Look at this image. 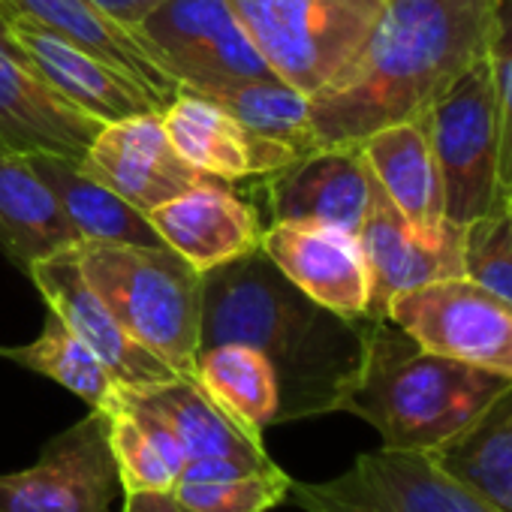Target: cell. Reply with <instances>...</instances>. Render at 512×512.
<instances>
[{
  "label": "cell",
  "mask_w": 512,
  "mask_h": 512,
  "mask_svg": "<svg viewBox=\"0 0 512 512\" xmlns=\"http://www.w3.org/2000/svg\"><path fill=\"white\" fill-rule=\"evenodd\" d=\"M365 332L368 317L350 320L317 305L263 247L202 275L199 350H260L278 374V425L341 413L362 365Z\"/></svg>",
  "instance_id": "cell-1"
},
{
  "label": "cell",
  "mask_w": 512,
  "mask_h": 512,
  "mask_svg": "<svg viewBox=\"0 0 512 512\" xmlns=\"http://www.w3.org/2000/svg\"><path fill=\"white\" fill-rule=\"evenodd\" d=\"M494 0H386L356 58L311 97L317 145L422 118L488 55Z\"/></svg>",
  "instance_id": "cell-2"
},
{
  "label": "cell",
  "mask_w": 512,
  "mask_h": 512,
  "mask_svg": "<svg viewBox=\"0 0 512 512\" xmlns=\"http://www.w3.org/2000/svg\"><path fill=\"white\" fill-rule=\"evenodd\" d=\"M503 389L509 380L419 347L389 317H368L362 365L341 413L365 419L389 449L434 452Z\"/></svg>",
  "instance_id": "cell-3"
},
{
  "label": "cell",
  "mask_w": 512,
  "mask_h": 512,
  "mask_svg": "<svg viewBox=\"0 0 512 512\" xmlns=\"http://www.w3.org/2000/svg\"><path fill=\"white\" fill-rule=\"evenodd\" d=\"M82 278L127 329L175 374L193 377L202 320V275L166 244L82 241Z\"/></svg>",
  "instance_id": "cell-4"
},
{
  "label": "cell",
  "mask_w": 512,
  "mask_h": 512,
  "mask_svg": "<svg viewBox=\"0 0 512 512\" xmlns=\"http://www.w3.org/2000/svg\"><path fill=\"white\" fill-rule=\"evenodd\" d=\"M229 4L269 70L314 97L365 46L386 0H229Z\"/></svg>",
  "instance_id": "cell-5"
},
{
  "label": "cell",
  "mask_w": 512,
  "mask_h": 512,
  "mask_svg": "<svg viewBox=\"0 0 512 512\" xmlns=\"http://www.w3.org/2000/svg\"><path fill=\"white\" fill-rule=\"evenodd\" d=\"M443 187V217L467 226L500 211L497 103L488 55L422 115Z\"/></svg>",
  "instance_id": "cell-6"
},
{
  "label": "cell",
  "mask_w": 512,
  "mask_h": 512,
  "mask_svg": "<svg viewBox=\"0 0 512 512\" xmlns=\"http://www.w3.org/2000/svg\"><path fill=\"white\" fill-rule=\"evenodd\" d=\"M130 31L151 61L184 91L205 94L275 76L229 0H160Z\"/></svg>",
  "instance_id": "cell-7"
},
{
  "label": "cell",
  "mask_w": 512,
  "mask_h": 512,
  "mask_svg": "<svg viewBox=\"0 0 512 512\" xmlns=\"http://www.w3.org/2000/svg\"><path fill=\"white\" fill-rule=\"evenodd\" d=\"M287 503L305 512H500L431 452H362L344 473L323 482H290Z\"/></svg>",
  "instance_id": "cell-8"
},
{
  "label": "cell",
  "mask_w": 512,
  "mask_h": 512,
  "mask_svg": "<svg viewBox=\"0 0 512 512\" xmlns=\"http://www.w3.org/2000/svg\"><path fill=\"white\" fill-rule=\"evenodd\" d=\"M386 317L419 347L512 383V305L470 278L407 290L389 302Z\"/></svg>",
  "instance_id": "cell-9"
},
{
  "label": "cell",
  "mask_w": 512,
  "mask_h": 512,
  "mask_svg": "<svg viewBox=\"0 0 512 512\" xmlns=\"http://www.w3.org/2000/svg\"><path fill=\"white\" fill-rule=\"evenodd\" d=\"M118 488L109 413L91 410L55 434L37 464L0 473V512H109Z\"/></svg>",
  "instance_id": "cell-10"
},
{
  "label": "cell",
  "mask_w": 512,
  "mask_h": 512,
  "mask_svg": "<svg viewBox=\"0 0 512 512\" xmlns=\"http://www.w3.org/2000/svg\"><path fill=\"white\" fill-rule=\"evenodd\" d=\"M359 241L371 272L368 317H386L395 296L464 275V226L443 223L440 229L413 226L386 193L374 190Z\"/></svg>",
  "instance_id": "cell-11"
},
{
  "label": "cell",
  "mask_w": 512,
  "mask_h": 512,
  "mask_svg": "<svg viewBox=\"0 0 512 512\" xmlns=\"http://www.w3.org/2000/svg\"><path fill=\"white\" fill-rule=\"evenodd\" d=\"M260 247L317 305L350 320L368 317L371 272L356 232L317 220H272Z\"/></svg>",
  "instance_id": "cell-12"
},
{
  "label": "cell",
  "mask_w": 512,
  "mask_h": 512,
  "mask_svg": "<svg viewBox=\"0 0 512 512\" xmlns=\"http://www.w3.org/2000/svg\"><path fill=\"white\" fill-rule=\"evenodd\" d=\"M79 166L142 214L205 181L181 160L157 109L103 124Z\"/></svg>",
  "instance_id": "cell-13"
},
{
  "label": "cell",
  "mask_w": 512,
  "mask_h": 512,
  "mask_svg": "<svg viewBox=\"0 0 512 512\" xmlns=\"http://www.w3.org/2000/svg\"><path fill=\"white\" fill-rule=\"evenodd\" d=\"M100 127L52 88L0 22V148L82 160Z\"/></svg>",
  "instance_id": "cell-14"
},
{
  "label": "cell",
  "mask_w": 512,
  "mask_h": 512,
  "mask_svg": "<svg viewBox=\"0 0 512 512\" xmlns=\"http://www.w3.org/2000/svg\"><path fill=\"white\" fill-rule=\"evenodd\" d=\"M0 22H4L7 37L34 61V67L52 82V88L85 115L109 124L136 112H163L166 100L160 94L106 64L103 58L73 46L31 16L7 13Z\"/></svg>",
  "instance_id": "cell-15"
},
{
  "label": "cell",
  "mask_w": 512,
  "mask_h": 512,
  "mask_svg": "<svg viewBox=\"0 0 512 512\" xmlns=\"http://www.w3.org/2000/svg\"><path fill=\"white\" fill-rule=\"evenodd\" d=\"M163 127L169 142L205 178L217 181H247V178H272L296 157L293 148L266 139L244 127L214 100L178 88L175 97L163 106Z\"/></svg>",
  "instance_id": "cell-16"
},
{
  "label": "cell",
  "mask_w": 512,
  "mask_h": 512,
  "mask_svg": "<svg viewBox=\"0 0 512 512\" xmlns=\"http://www.w3.org/2000/svg\"><path fill=\"white\" fill-rule=\"evenodd\" d=\"M28 275L37 284L46 308L55 311L64 326L109 368L118 386H151L175 377L166 362L127 335V329L88 287L73 247L31 266Z\"/></svg>",
  "instance_id": "cell-17"
},
{
  "label": "cell",
  "mask_w": 512,
  "mask_h": 512,
  "mask_svg": "<svg viewBox=\"0 0 512 512\" xmlns=\"http://www.w3.org/2000/svg\"><path fill=\"white\" fill-rule=\"evenodd\" d=\"M374 190L377 181L359 142L320 145L266 178L272 220H317L356 235Z\"/></svg>",
  "instance_id": "cell-18"
},
{
  "label": "cell",
  "mask_w": 512,
  "mask_h": 512,
  "mask_svg": "<svg viewBox=\"0 0 512 512\" xmlns=\"http://www.w3.org/2000/svg\"><path fill=\"white\" fill-rule=\"evenodd\" d=\"M148 223L160 241L184 256L199 275L256 250L266 229L253 205L217 178H205L202 184L151 208Z\"/></svg>",
  "instance_id": "cell-19"
},
{
  "label": "cell",
  "mask_w": 512,
  "mask_h": 512,
  "mask_svg": "<svg viewBox=\"0 0 512 512\" xmlns=\"http://www.w3.org/2000/svg\"><path fill=\"white\" fill-rule=\"evenodd\" d=\"M121 401L136 404L154 413L181 443L187 461L199 458H223L238 461L247 467H266L272 464L263 440L241 431L205 392L193 377H169L151 386H121Z\"/></svg>",
  "instance_id": "cell-20"
},
{
  "label": "cell",
  "mask_w": 512,
  "mask_h": 512,
  "mask_svg": "<svg viewBox=\"0 0 512 512\" xmlns=\"http://www.w3.org/2000/svg\"><path fill=\"white\" fill-rule=\"evenodd\" d=\"M82 244L28 154L0 148V253L22 272Z\"/></svg>",
  "instance_id": "cell-21"
},
{
  "label": "cell",
  "mask_w": 512,
  "mask_h": 512,
  "mask_svg": "<svg viewBox=\"0 0 512 512\" xmlns=\"http://www.w3.org/2000/svg\"><path fill=\"white\" fill-rule=\"evenodd\" d=\"M359 148L386 199L413 226L440 229L446 223L440 172L422 118L380 127L365 136Z\"/></svg>",
  "instance_id": "cell-22"
},
{
  "label": "cell",
  "mask_w": 512,
  "mask_h": 512,
  "mask_svg": "<svg viewBox=\"0 0 512 512\" xmlns=\"http://www.w3.org/2000/svg\"><path fill=\"white\" fill-rule=\"evenodd\" d=\"M7 13H25L34 22L46 25L49 31L61 34L73 46L103 58L106 64L118 67L121 73L133 76L166 103L175 97L178 85L151 61L142 49L136 34L106 16L91 0H0V19Z\"/></svg>",
  "instance_id": "cell-23"
},
{
  "label": "cell",
  "mask_w": 512,
  "mask_h": 512,
  "mask_svg": "<svg viewBox=\"0 0 512 512\" xmlns=\"http://www.w3.org/2000/svg\"><path fill=\"white\" fill-rule=\"evenodd\" d=\"M40 178L58 196L67 220L82 241H109V244H163L148 214L133 208L127 199L112 193L106 184L91 178L79 160L58 154H28Z\"/></svg>",
  "instance_id": "cell-24"
},
{
  "label": "cell",
  "mask_w": 512,
  "mask_h": 512,
  "mask_svg": "<svg viewBox=\"0 0 512 512\" xmlns=\"http://www.w3.org/2000/svg\"><path fill=\"white\" fill-rule=\"evenodd\" d=\"M193 380L250 437L278 425L281 389L272 362L244 344H214L199 350Z\"/></svg>",
  "instance_id": "cell-25"
},
{
  "label": "cell",
  "mask_w": 512,
  "mask_h": 512,
  "mask_svg": "<svg viewBox=\"0 0 512 512\" xmlns=\"http://www.w3.org/2000/svg\"><path fill=\"white\" fill-rule=\"evenodd\" d=\"M431 455L494 509L512 512V383L470 428Z\"/></svg>",
  "instance_id": "cell-26"
},
{
  "label": "cell",
  "mask_w": 512,
  "mask_h": 512,
  "mask_svg": "<svg viewBox=\"0 0 512 512\" xmlns=\"http://www.w3.org/2000/svg\"><path fill=\"white\" fill-rule=\"evenodd\" d=\"M293 476L275 461L266 467H247L223 458L187 461L172 497L187 512H269L287 503Z\"/></svg>",
  "instance_id": "cell-27"
},
{
  "label": "cell",
  "mask_w": 512,
  "mask_h": 512,
  "mask_svg": "<svg viewBox=\"0 0 512 512\" xmlns=\"http://www.w3.org/2000/svg\"><path fill=\"white\" fill-rule=\"evenodd\" d=\"M0 356L55 380L58 386L79 395L91 410H112L118 404V380L109 368L64 326V320L49 311L37 341L22 347H0Z\"/></svg>",
  "instance_id": "cell-28"
},
{
  "label": "cell",
  "mask_w": 512,
  "mask_h": 512,
  "mask_svg": "<svg viewBox=\"0 0 512 512\" xmlns=\"http://www.w3.org/2000/svg\"><path fill=\"white\" fill-rule=\"evenodd\" d=\"M202 97L223 106L253 133L275 139L293 148L296 154H308L320 148L314 139V127H311V97L287 85L278 76L214 88V91H205Z\"/></svg>",
  "instance_id": "cell-29"
},
{
  "label": "cell",
  "mask_w": 512,
  "mask_h": 512,
  "mask_svg": "<svg viewBox=\"0 0 512 512\" xmlns=\"http://www.w3.org/2000/svg\"><path fill=\"white\" fill-rule=\"evenodd\" d=\"M106 413H109V443H112L118 482L124 494L172 491L178 482V473L163 458L151 431L121 404H115Z\"/></svg>",
  "instance_id": "cell-30"
},
{
  "label": "cell",
  "mask_w": 512,
  "mask_h": 512,
  "mask_svg": "<svg viewBox=\"0 0 512 512\" xmlns=\"http://www.w3.org/2000/svg\"><path fill=\"white\" fill-rule=\"evenodd\" d=\"M488 67L497 103V193L500 211H512V0H494Z\"/></svg>",
  "instance_id": "cell-31"
},
{
  "label": "cell",
  "mask_w": 512,
  "mask_h": 512,
  "mask_svg": "<svg viewBox=\"0 0 512 512\" xmlns=\"http://www.w3.org/2000/svg\"><path fill=\"white\" fill-rule=\"evenodd\" d=\"M464 278L512 305V211L464 226Z\"/></svg>",
  "instance_id": "cell-32"
},
{
  "label": "cell",
  "mask_w": 512,
  "mask_h": 512,
  "mask_svg": "<svg viewBox=\"0 0 512 512\" xmlns=\"http://www.w3.org/2000/svg\"><path fill=\"white\" fill-rule=\"evenodd\" d=\"M91 4L100 7L115 22H121L124 28H133L136 22H142L160 4V0H91Z\"/></svg>",
  "instance_id": "cell-33"
},
{
  "label": "cell",
  "mask_w": 512,
  "mask_h": 512,
  "mask_svg": "<svg viewBox=\"0 0 512 512\" xmlns=\"http://www.w3.org/2000/svg\"><path fill=\"white\" fill-rule=\"evenodd\" d=\"M121 512H187L172 491H136L124 494V509Z\"/></svg>",
  "instance_id": "cell-34"
}]
</instances>
